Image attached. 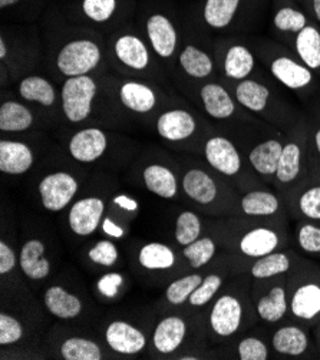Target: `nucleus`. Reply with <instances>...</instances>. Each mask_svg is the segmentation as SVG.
Here are the masks:
<instances>
[{
	"mask_svg": "<svg viewBox=\"0 0 320 360\" xmlns=\"http://www.w3.org/2000/svg\"><path fill=\"white\" fill-rule=\"evenodd\" d=\"M42 38L46 70L58 84L69 78L111 72L106 58V36L96 29L70 22L58 8L46 12Z\"/></svg>",
	"mask_w": 320,
	"mask_h": 360,
	"instance_id": "1",
	"label": "nucleus"
},
{
	"mask_svg": "<svg viewBox=\"0 0 320 360\" xmlns=\"http://www.w3.org/2000/svg\"><path fill=\"white\" fill-rule=\"evenodd\" d=\"M288 220H263L243 215L210 221V233L234 260H255L289 247Z\"/></svg>",
	"mask_w": 320,
	"mask_h": 360,
	"instance_id": "2",
	"label": "nucleus"
},
{
	"mask_svg": "<svg viewBox=\"0 0 320 360\" xmlns=\"http://www.w3.org/2000/svg\"><path fill=\"white\" fill-rule=\"evenodd\" d=\"M183 198L207 217H233L240 214V193L203 158L183 154L175 158Z\"/></svg>",
	"mask_w": 320,
	"mask_h": 360,
	"instance_id": "3",
	"label": "nucleus"
},
{
	"mask_svg": "<svg viewBox=\"0 0 320 360\" xmlns=\"http://www.w3.org/2000/svg\"><path fill=\"white\" fill-rule=\"evenodd\" d=\"M63 122L72 128L103 127L122 128L129 122L110 94L102 75H84L65 79L60 84Z\"/></svg>",
	"mask_w": 320,
	"mask_h": 360,
	"instance_id": "4",
	"label": "nucleus"
},
{
	"mask_svg": "<svg viewBox=\"0 0 320 360\" xmlns=\"http://www.w3.org/2000/svg\"><path fill=\"white\" fill-rule=\"evenodd\" d=\"M252 283L247 273L234 274L205 307L204 328L211 343L236 339L256 325L259 317L252 300Z\"/></svg>",
	"mask_w": 320,
	"mask_h": 360,
	"instance_id": "5",
	"label": "nucleus"
},
{
	"mask_svg": "<svg viewBox=\"0 0 320 360\" xmlns=\"http://www.w3.org/2000/svg\"><path fill=\"white\" fill-rule=\"evenodd\" d=\"M223 82L245 111L284 134L290 132L305 117V110L288 98L284 92L288 89L276 82L267 70L240 82Z\"/></svg>",
	"mask_w": 320,
	"mask_h": 360,
	"instance_id": "6",
	"label": "nucleus"
},
{
	"mask_svg": "<svg viewBox=\"0 0 320 360\" xmlns=\"http://www.w3.org/2000/svg\"><path fill=\"white\" fill-rule=\"evenodd\" d=\"M106 58L113 74L169 85V75L136 23H125L106 34Z\"/></svg>",
	"mask_w": 320,
	"mask_h": 360,
	"instance_id": "7",
	"label": "nucleus"
},
{
	"mask_svg": "<svg viewBox=\"0 0 320 360\" xmlns=\"http://www.w3.org/2000/svg\"><path fill=\"white\" fill-rule=\"evenodd\" d=\"M273 0H198L188 19L210 36L255 34Z\"/></svg>",
	"mask_w": 320,
	"mask_h": 360,
	"instance_id": "8",
	"label": "nucleus"
},
{
	"mask_svg": "<svg viewBox=\"0 0 320 360\" xmlns=\"http://www.w3.org/2000/svg\"><path fill=\"white\" fill-rule=\"evenodd\" d=\"M102 81L106 92L124 117L148 128H153L157 117L167 108L186 101L184 96L168 91L167 86L146 79L121 77L108 72L102 75Z\"/></svg>",
	"mask_w": 320,
	"mask_h": 360,
	"instance_id": "9",
	"label": "nucleus"
},
{
	"mask_svg": "<svg viewBox=\"0 0 320 360\" xmlns=\"http://www.w3.org/2000/svg\"><path fill=\"white\" fill-rule=\"evenodd\" d=\"M262 66L281 86L290 91L302 105L320 91V78L286 45L259 34H244Z\"/></svg>",
	"mask_w": 320,
	"mask_h": 360,
	"instance_id": "10",
	"label": "nucleus"
},
{
	"mask_svg": "<svg viewBox=\"0 0 320 360\" xmlns=\"http://www.w3.org/2000/svg\"><path fill=\"white\" fill-rule=\"evenodd\" d=\"M62 143L68 157L79 165L122 164L135 154L131 138L103 127H78L65 134Z\"/></svg>",
	"mask_w": 320,
	"mask_h": 360,
	"instance_id": "11",
	"label": "nucleus"
},
{
	"mask_svg": "<svg viewBox=\"0 0 320 360\" xmlns=\"http://www.w3.org/2000/svg\"><path fill=\"white\" fill-rule=\"evenodd\" d=\"M153 128L171 150L201 157L205 138L215 125L186 99L164 110Z\"/></svg>",
	"mask_w": 320,
	"mask_h": 360,
	"instance_id": "12",
	"label": "nucleus"
},
{
	"mask_svg": "<svg viewBox=\"0 0 320 360\" xmlns=\"http://www.w3.org/2000/svg\"><path fill=\"white\" fill-rule=\"evenodd\" d=\"M136 26L171 78L183 42L184 18L168 4L157 0L141 8Z\"/></svg>",
	"mask_w": 320,
	"mask_h": 360,
	"instance_id": "13",
	"label": "nucleus"
},
{
	"mask_svg": "<svg viewBox=\"0 0 320 360\" xmlns=\"http://www.w3.org/2000/svg\"><path fill=\"white\" fill-rule=\"evenodd\" d=\"M45 62L44 38L38 27L2 26L0 32V68L2 88L15 85L23 75Z\"/></svg>",
	"mask_w": 320,
	"mask_h": 360,
	"instance_id": "14",
	"label": "nucleus"
},
{
	"mask_svg": "<svg viewBox=\"0 0 320 360\" xmlns=\"http://www.w3.org/2000/svg\"><path fill=\"white\" fill-rule=\"evenodd\" d=\"M194 108L205 115L208 121H215L216 127H234L241 124L263 122L253 114L245 111L234 98L229 86L220 79H211L200 84L179 82L174 84Z\"/></svg>",
	"mask_w": 320,
	"mask_h": 360,
	"instance_id": "15",
	"label": "nucleus"
},
{
	"mask_svg": "<svg viewBox=\"0 0 320 360\" xmlns=\"http://www.w3.org/2000/svg\"><path fill=\"white\" fill-rule=\"evenodd\" d=\"M219 78L215 38L184 16L183 42L171 74L172 84H200Z\"/></svg>",
	"mask_w": 320,
	"mask_h": 360,
	"instance_id": "16",
	"label": "nucleus"
},
{
	"mask_svg": "<svg viewBox=\"0 0 320 360\" xmlns=\"http://www.w3.org/2000/svg\"><path fill=\"white\" fill-rule=\"evenodd\" d=\"M200 158L223 175L240 194L266 186L248 165L234 139L216 127L205 138Z\"/></svg>",
	"mask_w": 320,
	"mask_h": 360,
	"instance_id": "17",
	"label": "nucleus"
},
{
	"mask_svg": "<svg viewBox=\"0 0 320 360\" xmlns=\"http://www.w3.org/2000/svg\"><path fill=\"white\" fill-rule=\"evenodd\" d=\"M290 319L314 328L320 321V266L299 256L288 274Z\"/></svg>",
	"mask_w": 320,
	"mask_h": 360,
	"instance_id": "18",
	"label": "nucleus"
},
{
	"mask_svg": "<svg viewBox=\"0 0 320 360\" xmlns=\"http://www.w3.org/2000/svg\"><path fill=\"white\" fill-rule=\"evenodd\" d=\"M66 19L102 32L105 36L129 23L136 12L135 0H69L58 8Z\"/></svg>",
	"mask_w": 320,
	"mask_h": 360,
	"instance_id": "19",
	"label": "nucleus"
},
{
	"mask_svg": "<svg viewBox=\"0 0 320 360\" xmlns=\"http://www.w3.org/2000/svg\"><path fill=\"white\" fill-rule=\"evenodd\" d=\"M310 175L309 142L306 117L286 134V142L277 164L271 188L277 191L283 200Z\"/></svg>",
	"mask_w": 320,
	"mask_h": 360,
	"instance_id": "20",
	"label": "nucleus"
},
{
	"mask_svg": "<svg viewBox=\"0 0 320 360\" xmlns=\"http://www.w3.org/2000/svg\"><path fill=\"white\" fill-rule=\"evenodd\" d=\"M215 53L222 81L240 82L266 72L244 34L215 36Z\"/></svg>",
	"mask_w": 320,
	"mask_h": 360,
	"instance_id": "21",
	"label": "nucleus"
},
{
	"mask_svg": "<svg viewBox=\"0 0 320 360\" xmlns=\"http://www.w3.org/2000/svg\"><path fill=\"white\" fill-rule=\"evenodd\" d=\"M13 89V95L32 105L49 125H59L63 122L60 84H58L49 74L33 70L18 79Z\"/></svg>",
	"mask_w": 320,
	"mask_h": 360,
	"instance_id": "22",
	"label": "nucleus"
},
{
	"mask_svg": "<svg viewBox=\"0 0 320 360\" xmlns=\"http://www.w3.org/2000/svg\"><path fill=\"white\" fill-rule=\"evenodd\" d=\"M252 300L259 320L266 325L276 326L288 320L290 317L288 276L253 280Z\"/></svg>",
	"mask_w": 320,
	"mask_h": 360,
	"instance_id": "23",
	"label": "nucleus"
},
{
	"mask_svg": "<svg viewBox=\"0 0 320 360\" xmlns=\"http://www.w3.org/2000/svg\"><path fill=\"white\" fill-rule=\"evenodd\" d=\"M193 323L188 316L180 313H168L158 319L150 336V354L177 359L187 353L186 345L193 332Z\"/></svg>",
	"mask_w": 320,
	"mask_h": 360,
	"instance_id": "24",
	"label": "nucleus"
},
{
	"mask_svg": "<svg viewBox=\"0 0 320 360\" xmlns=\"http://www.w3.org/2000/svg\"><path fill=\"white\" fill-rule=\"evenodd\" d=\"M81 187L82 179L78 172L56 168L41 176L37 184V194L45 211L62 212L77 200Z\"/></svg>",
	"mask_w": 320,
	"mask_h": 360,
	"instance_id": "25",
	"label": "nucleus"
},
{
	"mask_svg": "<svg viewBox=\"0 0 320 360\" xmlns=\"http://www.w3.org/2000/svg\"><path fill=\"white\" fill-rule=\"evenodd\" d=\"M110 198L108 193H91L70 204L66 214L70 234L77 238H88L99 231Z\"/></svg>",
	"mask_w": 320,
	"mask_h": 360,
	"instance_id": "26",
	"label": "nucleus"
},
{
	"mask_svg": "<svg viewBox=\"0 0 320 360\" xmlns=\"http://www.w3.org/2000/svg\"><path fill=\"white\" fill-rule=\"evenodd\" d=\"M270 347L276 356L283 357H313L319 354L317 343L313 342L309 326L292 319L281 321L270 333Z\"/></svg>",
	"mask_w": 320,
	"mask_h": 360,
	"instance_id": "27",
	"label": "nucleus"
},
{
	"mask_svg": "<svg viewBox=\"0 0 320 360\" xmlns=\"http://www.w3.org/2000/svg\"><path fill=\"white\" fill-rule=\"evenodd\" d=\"M150 336L128 319H111L102 332V342L113 354L138 356L150 347Z\"/></svg>",
	"mask_w": 320,
	"mask_h": 360,
	"instance_id": "28",
	"label": "nucleus"
},
{
	"mask_svg": "<svg viewBox=\"0 0 320 360\" xmlns=\"http://www.w3.org/2000/svg\"><path fill=\"white\" fill-rule=\"evenodd\" d=\"M139 178L144 188L161 200L175 201L180 200V197L183 198L180 172L175 158H169V161L160 158L147 161L141 167Z\"/></svg>",
	"mask_w": 320,
	"mask_h": 360,
	"instance_id": "29",
	"label": "nucleus"
},
{
	"mask_svg": "<svg viewBox=\"0 0 320 360\" xmlns=\"http://www.w3.org/2000/svg\"><path fill=\"white\" fill-rule=\"evenodd\" d=\"M46 124V120L32 105L4 91L0 103V131L4 135H25Z\"/></svg>",
	"mask_w": 320,
	"mask_h": 360,
	"instance_id": "30",
	"label": "nucleus"
},
{
	"mask_svg": "<svg viewBox=\"0 0 320 360\" xmlns=\"http://www.w3.org/2000/svg\"><path fill=\"white\" fill-rule=\"evenodd\" d=\"M240 214L243 217L263 220H288L289 212L283 197L271 187H257L240 194Z\"/></svg>",
	"mask_w": 320,
	"mask_h": 360,
	"instance_id": "31",
	"label": "nucleus"
},
{
	"mask_svg": "<svg viewBox=\"0 0 320 360\" xmlns=\"http://www.w3.org/2000/svg\"><path fill=\"white\" fill-rule=\"evenodd\" d=\"M299 256V253L288 247L255 260H234L230 256L229 257L236 274L247 273L253 280H264L277 276H288L296 266Z\"/></svg>",
	"mask_w": 320,
	"mask_h": 360,
	"instance_id": "32",
	"label": "nucleus"
},
{
	"mask_svg": "<svg viewBox=\"0 0 320 360\" xmlns=\"http://www.w3.org/2000/svg\"><path fill=\"white\" fill-rule=\"evenodd\" d=\"M134 259L141 271L153 276H167L180 267L183 256L171 244L162 241H146L138 245Z\"/></svg>",
	"mask_w": 320,
	"mask_h": 360,
	"instance_id": "33",
	"label": "nucleus"
},
{
	"mask_svg": "<svg viewBox=\"0 0 320 360\" xmlns=\"http://www.w3.org/2000/svg\"><path fill=\"white\" fill-rule=\"evenodd\" d=\"M289 217L297 221H320V174L312 172L284 198Z\"/></svg>",
	"mask_w": 320,
	"mask_h": 360,
	"instance_id": "34",
	"label": "nucleus"
},
{
	"mask_svg": "<svg viewBox=\"0 0 320 360\" xmlns=\"http://www.w3.org/2000/svg\"><path fill=\"white\" fill-rule=\"evenodd\" d=\"M139 210L136 198L125 194H111L108 208L101 224V233L103 237L111 240H124L129 231L131 223L135 220Z\"/></svg>",
	"mask_w": 320,
	"mask_h": 360,
	"instance_id": "35",
	"label": "nucleus"
},
{
	"mask_svg": "<svg viewBox=\"0 0 320 360\" xmlns=\"http://www.w3.org/2000/svg\"><path fill=\"white\" fill-rule=\"evenodd\" d=\"M52 260L44 238L30 236L19 248V269L30 283H41L52 274Z\"/></svg>",
	"mask_w": 320,
	"mask_h": 360,
	"instance_id": "36",
	"label": "nucleus"
},
{
	"mask_svg": "<svg viewBox=\"0 0 320 360\" xmlns=\"http://www.w3.org/2000/svg\"><path fill=\"white\" fill-rule=\"evenodd\" d=\"M38 160V151L30 141L2 136L0 141V172L9 176L27 174Z\"/></svg>",
	"mask_w": 320,
	"mask_h": 360,
	"instance_id": "37",
	"label": "nucleus"
},
{
	"mask_svg": "<svg viewBox=\"0 0 320 360\" xmlns=\"http://www.w3.org/2000/svg\"><path fill=\"white\" fill-rule=\"evenodd\" d=\"M42 304L51 316L60 321H74L84 316L85 302L84 299L70 292L62 284H51L42 293Z\"/></svg>",
	"mask_w": 320,
	"mask_h": 360,
	"instance_id": "38",
	"label": "nucleus"
},
{
	"mask_svg": "<svg viewBox=\"0 0 320 360\" xmlns=\"http://www.w3.org/2000/svg\"><path fill=\"white\" fill-rule=\"evenodd\" d=\"M312 18L297 4H273L270 27L273 39L286 44Z\"/></svg>",
	"mask_w": 320,
	"mask_h": 360,
	"instance_id": "39",
	"label": "nucleus"
},
{
	"mask_svg": "<svg viewBox=\"0 0 320 360\" xmlns=\"http://www.w3.org/2000/svg\"><path fill=\"white\" fill-rule=\"evenodd\" d=\"M320 78V25L313 19L284 44Z\"/></svg>",
	"mask_w": 320,
	"mask_h": 360,
	"instance_id": "40",
	"label": "nucleus"
},
{
	"mask_svg": "<svg viewBox=\"0 0 320 360\" xmlns=\"http://www.w3.org/2000/svg\"><path fill=\"white\" fill-rule=\"evenodd\" d=\"M110 350L87 335H69L59 340L55 354L63 360H103Z\"/></svg>",
	"mask_w": 320,
	"mask_h": 360,
	"instance_id": "41",
	"label": "nucleus"
},
{
	"mask_svg": "<svg viewBox=\"0 0 320 360\" xmlns=\"http://www.w3.org/2000/svg\"><path fill=\"white\" fill-rule=\"evenodd\" d=\"M222 247L217 238L210 231L194 243L181 248L183 260L191 270H205L220 257Z\"/></svg>",
	"mask_w": 320,
	"mask_h": 360,
	"instance_id": "42",
	"label": "nucleus"
},
{
	"mask_svg": "<svg viewBox=\"0 0 320 360\" xmlns=\"http://www.w3.org/2000/svg\"><path fill=\"white\" fill-rule=\"evenodd\" d=\"M210 231V221H205L197 210H183L175 217L174 241L180 248L194 243Z\"/></svg>",
	"mask_w": 320,
	"mask_h": 360,
	"instance_id": "43",
	"label": "nucleus"
},
{
	"mask_svg": "<svg viewBox=\"0 0 320 360\" xmlns=\"http://www.w3.org/2000/svg\"><path fill=\"white\" fill-rule=\"evenodd\" d=\"M207 270V269H205ZM203 270H191V273L183 274L174 278L164 292V303L172 309H180L187 306L188 299L196 292L197 287L205 277L207 271Z\"/></svg>",
	"mask_w": 320,
	"mask_h": 360,
	"instance_id": "44",
	"label": "nucleus"
},
{
	"mask_svg": "<svg viewBox=\"0 0 320 360\" xmlns=\"http://www.w3.org/2000/svg\"><path fill=\"white\" fill-rule=\"evenodd\" d=\"M303 110L307 127L310 174H320V91L303 105Z\"/></svg>",
	"mask_w": 320,
	"mask_h": 360,
	"instance_id": "45",
	"label": "nucleus"
},
{
	"mask_svg": "<svg viewBox=\"0 0 320 360\" xmlns=\"http://www.w3.org/2000/svg\"><path fill=\"white\" fill-rule=\"evenodd\" d=\"M85 259L94 267L101 270H113L120 263L121 253L115 240L102 237L85 250Z\"/></svg>",
	"mask_w": 320,
	"mask_h": 360,
	"instance_id": "46",
	"label": "nucleus"
},
{
	"mask_svg": "<svg viewBox=\"0 0 320 360\" xmlns=\"http://www.w3.org/2000/svg\"><path fill=\"white\" fill-rule=\"evenodd\" d=\"M128 290V276L122 271L106 270L95 281V295L102 302H117Z\"/></svg>",
	"mask_w": 320,
	"mask_h": 360,
	"instance_id": "47",
	"label": "nucleus"
},
{
	"mask_svg": "<svg viewBox=\"0 0 320 360\" xmlns=\"http://www.w3.org/2000/svg\"><path fill=\"white\" fill-rule=\"evenodd\" d=\"M295 243L303 256L320 257V221H297Z\"/></svg>",
	"mask_w": 320,
	"mask_h": 360,
	"instance_id": "48",
	"label": "nucleus"
},
{
	"mask_svg": "<svg viewBox=\"0 0 320 360\" xmlns=\"http://www.w3.org/2000/svg\"><path fill=\"white\" fill-rule=\"evenodd\" d=\"M271 354L270 342L256 335L241 336L234 343V356L238 360H269Z\"/></svg>",
	"mask_w": 320,
	"mask_h": 360,
	"instance_id": "49",
	"label": "nucleus"
},
{
	"mask_svg": "<svg viewBox=\"0 0 320 360\" xmlns=\"http://www.w3.org/2000/svg\"><path fill=\"white\" fill-rule=\"evenodd\" d=\"M27 338L25 323L13 313L2 310L0 313V346L2 349L20 345Z\"/></svg>",
	"mask_w": 320,
	"mask_h": 360,
	"instance_id": "50",
	"label": "nucleus"
},
{
	"mask_svg": "<svg viewBox=\"0 0 320 360\" xmlns=\"http://www.w3.org/2000/svg\"><path fill=\"white\" fill-rule=\"evenodd\" d=\"M19 267V253L5 237L0 240V276L2 278H8L15 273Z\"/></svg>",
	"mask_w": 320,
	"mask_h": 360,
	"instance_id": "51",
	"label": "nucleus"
},
{
	"mask_svg": "<svg viewBox=\"0 0 320 360\" xmlns=\"http://www.w3.org/2000/svg\"><path fill=\"white\" fill-rule=\"evenodd\" d=\"M302 9L320 25V0H300Z\"/></svg>",
	"mask_w": 320,
	"mask_h": 360,
	"instance_id": "52",
	"label": "nucleus"
},
{
	"mask_svg": "<svg viewBox=\"0 0 320 360\" xmlns=\"http://www.w3.org/2000/svg\"><path fill=\"white\" fill-rule=\"evenodd\" d=\"M25 4H26V0H0V11L6 15L8 12L22 8Z\"/></svg>",
	"mask_w": 320,
	"mask_h": 360,
	"instance_id": "53",
	"label": "nucleus"
},
{
	"mask_svg": "<svg viewBox=\"0 0 320 360\" xmlns=\"http://www.w3.org/2000/svg\"><path fill=\"white\" fill-rule=\"evenodd\" d=\"M314 339H316L317 347L320 349V326H316V328H314Z\"/></svg>",
	"mask_w": 320,
	"mask_h": 360,
	"instance_id": "54",
	"label": "nucleus"
},
{
	"mask_svg": "<svg viewBox=\"0 0 320 360\" xmlns=\"http://www.w3.org/2000/svg\"><path fill=\"white\" fill-rule=\"evenodd\" d=\"M273 4H300V0H273Z\"/></svg>",
	"mask_w": 320,
	"mask_h": 360,
	"instance_id": "55",
	"label": "nucleus"
},
{
	"mask_svg": "<svg viewBox=\"0 0 320 360\" xmlns=\"http://www.w3.org/2000/svg\"><path fill=\"white\" fill-rule=\"evenodd\" d=\"M316 326H320V321H319V323H317V325H316ZM316 326H314V328H316Z\"/></svg>",
	"mask_w": 320,
	"mask_h": 360,
	"instance_id": "56",
	"label": "nucleus"
},
{
	"mask_svg": "<svg viewBox=\"0 0 320 360\" xmlns=\"http://www.w3.org/2000/svg\"><path fill=\"white\" fill-rule=\"evenodd\" d=\"M66 2H69V0H66Z\"/></svg>",
	"mask_w": 320,
	"mask_h": 360,
	"instance_id": "57",
	"label": "nucleus"
}]
</instances>
